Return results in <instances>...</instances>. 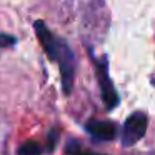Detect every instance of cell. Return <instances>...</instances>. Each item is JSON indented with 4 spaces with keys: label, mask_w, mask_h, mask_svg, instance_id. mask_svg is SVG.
Masks as SVG:
<instances>
[{
    "label": "cell",
    "mask_w": 155,
    "mask_h": 155,
    "mask_svg": "<svg viewBox=\"0 0 155 155\" xmlns=\"http://www.w3.org/2000/svg\"><path fill=\"white\" fill-rule=\"evenodd\" d=\"M55 60L60 65V74H62V87H64L65 94L72 92V85H74V75H75V57L74 52L70 50L64 40H58L57 47V58Z\"/></svg>",
    "instance_id": "obj_1"
},
{
    "label": "cell",
    "mask_w": 155,
    "mask_h": 155,
    "mask_svg": "<svg viewBox=\"0 0 155 155\" xmlns=\"http://www.w3.org/2000/svg\"><path fill=\"white\" fill-rule=\"evenodd\" d=\"M147 115L142 114V112H135L130 117L127 118L124 125V132H122V142L124 145L130 147V145H135L142 137L145 135V130H147Z\"/></svg>",
    "instance_id": "obj_2"
},
{
    "label": "cell",
    "mask_w": 155,
    "mask_h": 155,
    "mask_svg": "<svg viewBox=\"0 0 155 155\" xmlns=\"http://www.w3.org/2000/svg\"><path fill=\"white\" fill-rule=\"evenodd\" d=\"M95 72H97V80H98V85H100V92H102V97H104V102L107 104L108 108H114L118 104V97H117V92L114 88V84H112L110 77L107 74V68L100 62H97L95 64Z\"/></svg>",
    "instance_id": "obj_3"
},
{
    "label": "cell",
    "mask_w": 155,
    "mask_h": 155,
    "mask_svg": "<svg viewBox=\"0 0 155 155\" xmlns=\"http://www.w3.org/2000/svg\"><path fill=\"white\" fill-rule=\"evenodd\" d=\"M34 28H35V35H37L38 42H40L42 48L45 50V54L55 60L57 58V47H58V38L48 30V27L44 24L42 20H37L34 24Z\"/></svg>",
    "instance_id": "obj_4"
},
{
    "label": "cell",
    "mask_w": 155,
    "mask_h": 155,
    "mask_svg": "<svg viewBox=\"0 0 155 155\" xmlns=\"http://www.w3.org/2000/svg\"><path fill=\"white\" fill-rule=\"evenodd\" d=\"M87 132L98 140H114L115 134H117L115 125L107 120H94L87 124Z\"/></svg>",
    "instance_id": "obj_5"
},
{
    "label": "cell",
    "mask_w": 155,
    "mask_h": 155,
    "mask_svg": "<svg viewBox=\"0 0 155 155\" xmlns=\"http://www.w3.org/2000/svg\"><path fill=\"white\" fill-rule=\"evenodd\" d=\"M18 155H42V147L38 142L28 140L18 148Z\"/></svg>",
    "instance_id": "obj_6"
},
{
    "label": "cell",
    "mask_w": 155,
    "mask_h": 155,
    "mask_svg": "<svg viewBox=\"0 0 155 155\" xmlns=\"http://www.w3.org/2000/svg\"><path fill=\"white\" fill-rule=\"evenodd\" d=\"M67 152H68V155H100V153H95V152H90V150H84V148L78 147L75 142L67 148ZM102 155H104V153H102Z\"/></svg>",
    "instance_id": "obj_7"
},
{
    "label": "cell",
    "mask_w": 155,
    "mask_h": 155,
    "mask_svg": "<svg viewBox=\"0 0 155 155\" xmlns=\"http://www.w3.org/2000/svg\"><path fill=\"white\" fill-rule=\"evenodd\" d=\"M15 37L12 35H7V34H0V47H12L15 45Z\"/></svg>",
    "instance_id": "obj_8"
}]
</instances>
